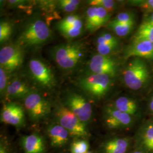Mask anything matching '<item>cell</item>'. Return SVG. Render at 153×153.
Masks as SVG:
<instances>
[{
    "label": "cell",
    "mask_w": 153,
    "mask_h": 153,
    "mask_svg": "<svg viewBox=\"0 0 153 153\" xmlns=\"http://www.w3.org/2000/svg\"><path fill=\"white\" fill-rule=\"evenodd\" d=\"M57 118L59 124L74 137H82L88 135L87 129L84 123L65 105H61L57 112Z\"/></svg>",
    "instance_id": "cell-8"
},
{
    "label": "cell",
    "mask_w": 153,
    "mask_h": 153,
    "mask_svg": "<svg viewBox=\"0 0 153 153\" xmlns=\"http://www.w3.org/2000/svg\"><path fill=\"white\" fill-rule=\"evenodd\" d=\"M1 120L6 124L21 127L25 124V111L19 104L11 102L6 103L1 111Z\"/></svg>",
    "instance_id": "cell-12"
},
{
    "label": "cell",
    "mask_w": 153,
    "mask_h": 153,
    "mask_svg": "<svg viewBox=\"0 0 153 153\" xmlns=\"http://www.w3.org/2000/svg\"><path fill=\"white\" fill-rule=\"evenodd\" d=\"M119 66V61L113 56H104L97 53L93 55L88 61L85 75L101 74L108 75L114 78L118 73Z\"/></svg>",
    "instance_id": "cell-6"
},
{
    "label": "cell",
    "mask_w": 153,
    "mask_h": 153,
    "mask_svg": "<svg viewBox=\"0 0 153 153\" xmlns=\"http://www.w3.org/2000/svg\"><path fill=\"white\" fill-rule=\"evenodd\" d=\"M131 57L153 59V43L149 41L133 42L126 48L124 52V59Z\"/></svg>",
    "instance_id": "cell-14"
},
{
    "label": "cell",
    "mask_w": 153,
    "mask_h": 153,
    "mask_svg": "<svg viewBox=\"0 0 153 153\" xmlns=\"http://www.w3.org/2000/svg\"><path fill=\"white\" fill-rule=\"evenodd\" d=\"M113 78L101 74L84 75L80 78L78 86L84 93L94 98L103 97L112 86Z\"/></svg>",
    "instance_id": "cell-5"
},
{
    "label": "cell",
    "mask_w": 153,
    "mask_h": 153,
    "mask_svg": "<svg viewBox=\"0 0 153 153\" xmlns=\"http://www.w3.org/2000/svg\"><path fill=\"white\" fill-rule=\"evenodd\" d=\"M9 74H10L5 69L0 67V93L1 95H5L10 82L9 81Z\"/></svg>",
    "instance_id": "cell-30"
},
{
    "label": "cell",
    "mask_w": 153,
    "mask_h": 153,
    "mask_svg": "<svg viewBox=\"0 0 153 153\" xmlns=\"http://www.w3.org/2000/svg\"><path fill=\"white\" fill-rule=\"evenodd\" d=\"M142 143L149 151L153 152V124L146 125L141 134Z\"/></svg>",
    "instance_id": "cell-24"
},
{
    "label": "cell",
    "mask_w": 153,
    "mask_h": 153,
    "mask_svg": "<svg viewBox=\"0 0 153 153\" xmlns=\"http://www.w3.org/2000/svg\"><path fill=\"white\" fill-rule=\"evenodd\" d=\"M23 103L29 117L34 122L43 119L51 112L49 101L35 90L24 98Z\"/></svg>",
    "instance_id": "cell-7"
},
{
    "label": "cell",
    "mask_w": 153,
    "mask_h": 153,
    "mask_svg": "<svg viewBox=\"0 0 153 153\" xmlns=\"http://www.w3.org/2000/svg\"><path fill=\"white\" fill-rule=\"evenodd\" d=\"M128 144L126 138H115L110 140L104 145V153H126Z\"/></svg>",
    "instance_id": "cell-20"
},
{
    "label": "cell",
    "mask_w": 153,
    "mask_h": 153,
    "mask_svg": "<svg viewBox=\"0 0 153 153\" xmlns=\"http://www.w3.org/2000/svg\"><path fill=\"white\" fill-rule=\"evenodd\" d=\"M104 120L109 128H125L131 123V115L116 109L114 107L107 108L105 111Z\"/></svg>",
    "instance_id": "cell-13"
},
{
    "label": "cell",
    "mask_w": 153,
    "mask_h": 153,
    "mask_svg": "<svg viewBox=\"0 0 153 153\" xmlns=\"http://www.w3.org/2000/svg\"><path fill=\"white\" fill-rule=\"evenodd\" d=\"M97 16V7L90 6L85 11V27L86 30L90 33L95 31V23Z\"/></svg>",
    "instance_id": "cell-23"
},
{
    "label": "cell",
    "mask_w": 153,
    "mask_h": 153,
    "mask_svg": "<svg viewBox=\"0 0 153 153\" xmlns=\"http://www.w3.org/2000/svg\"><path fill=\"white\" fill-rule=\"evenodd\" d=\"M30 77L39 88L51 90L57 85L55 73L44 61L37 57L32 58L28 64Z\"/></svg>",
    "instance_id": "cell-3"
},
{
    "label": "cell",
    "mask_w": 153,
    "mask_h": 153,
    "mask_svg": "<svg viewBox=\"0 0 153 153\" xmlns=\"http://www.w3.org/2000/svg\"><path fill=\"white\" fill-rule=\"evenodd\" d=\"M134 23H122L111 20L107 23V27L119 37H124L131 32Z\"/></svg>",
    "instance_id": "cell-21"
},
{
    "label": "cell",
    "mask_w": 153,
    "mask_h": 153,
    "mask_svg": "<svg viewBox=\"0 0 153 153\" xmlns=\"http://www.w3.org/2000/svg\"><path fill=\"white\" fill-rule=\"evenodd\" d=\"M24 56V49L17 44L6 45L0 50V67L11 74L21 67Z\"/></svg>",
    "instance_id": "cell-9"
},
{
    "label": "cell",
    "mask_w": 153,
    "mask_h": 153,
    "mask_svg": "<svg viewBox=\"0 0 153 153\" xmlns=\"http://www.w3.org/2000/svg\"><path fill=\"white\" fill-rule=\"evenodd\" d=\"M66 107L77 116L83 123L90 120L92 115V107L86 99L82 95L69 93L65 99Z\"/></svg>",
    "instance_id": "cell-10"
},
{
    "label": "cell",
    "mask_w": 153,
    "mask_h": 153,
    "mask_svg": "<svg viewBox=\"0 0 153 153\" xmlns=\"http://www.w3.org/2000/svg\"><path fill=\"white\" fill-rule=\"evenodd\" d=\"M21 145L25 153H44L45 143L38 134H32L21 138Z\"/></svg>",
    "instance_id": "cell-16"
},
{
    "label": "cell",
    "mask_w": 153,
    "mask_h": 153,
    "mask_svg": "<svg viewBox=\"0 0 153 153\" xmlns=\"http://www.w3.org/2000/svg\"><path fill=\"white\" fill-rule=\"evenodd\" d=\"M95 47L98 53L110 56L116 52L120 47V43H115L105 40L99 33L95 39Z\"/></svg>",
    "instance_id": "cell-18"
},
{
    "label": "cell",
    "mask_w": 153,
    "mask_h": 153,
    "mask_svg": "<svg viewBox=\"0 0 153 153\" xmlns=\"http://www.w3.org/2000/svg\"><path fill=\"white\" fill-rule=\"evenodd\" d=\"M0 153H7V152L6 151L5 148H4L3 146H1V149H0Z\"/></svg>",
    "instance_id": "cell-36"
},
{
    "label": "cell",
    "mask_w": 153,
    "mask_h": 153,
    "mask_svg": "<svg viewBox=\"0 0 153 153\" xmlns=\"http://www.w3.org/2000/svg\"><path fill=\"white\" fill-rule=\"evenodd\" d=\"M13 31V26L9 21H1L0 23V42L1 44L8 40Z\"/></svg>",
    "instance_id": "cell-26"
},
{
    "label": "cell",
    "mask_w": 153,
    "mask_h": 153,
    "mask_svg": "<svg viewBox=\"0 0 153 153\" xmlns=\"http://www.w3.org/2000/svg\"><path fill=\"white\" fill-rule=\"evenodd\" d=\"M149 107L150 110L153 112V97L151 99L150 102V104H149Z\"/></svg>",
    "instance_id": "cell-35"
},
{
    "label": "cell",
    "mask_w": 153,
    "mask_h": 153,
    "mask_svg": "<svg viewBox=\"0 0 153 153\" xmlns=\"http://www.w3.org/2000/svg\"><path fill=\"white\" fill-rule=\"evenodd\" d=\"M149 41L153 43V26L142 23L133 39L134 42Z\"/></svg>",
    "instance_id": "cell-22"
},
{
    "label": "cell",
    "mask_w": 153,
    "mask_h": 153,
    "mask_svg": "<svg viewBox=\"0 0 153 153\" xmlns=\"http://www.w3.org/2000/svg\"><path fill=\"white\" fill-rule=\"evenodd\" d=\"M131 4L138 6L147 11H153V0L144 1H132Z\"/></svg>",
    "instance_id": "cell-32"
},
{
    "label": "cell",
    "mask_w": 153,
    "mask_h": 153,
    "mask_svg": "<svg viewBox=\"0 0 153 153\" xmlns=\"http://www.w3.org/2000/svg\"><path fill=\"white\" fill-rule=\"evenodd\" d=\"M111 13L101 7H97V16L95 23V31L109 22Z\"/></svg>",
    "instance_id": "cell-27"
},
{
    "label": "cell",
    "mask_w": 153,
    "mask_h": 153,
    "mask_svg": "<svg viewBox=\"0 0 153 153\" xmlns=\"http://www.w3.org/2000/svg\"><path fill=\"white\" fill-rule=\"evenodd\" d=\"M55 63L65 72L74 71L81 65L86 55V47L83 42L74 41L58 44L51 51Z\"/></svg>",
    "instance_id": "cell-1"
},
{
    "label": "cell",
    "mask_w": 153,
    "mask_h": 153,
    "mask_svg": "<svg viewBox=\"0 0 153 153\" xmlns=\"http://www.w3.org/2000/svg\"><path fill=\"white\" fill-rule=\"evenodd\" d=\"M47 131L51 143L54 147L63 146L68 141L69 133L60 124L51 125Z\"/></svg>",
    "instance_id": "cell-17"
},
{
    "label": "cell",
    "mask_w": 153,
    "mask_h": 153,
    "mask_svg": "<svg viewBox=\"0 0 153 153\" xmlns=\"http://www.w3.org/2000/svg\"><path fill=\"white\" fill-rule=\"evenodd\" d=\"M133 153H143L141 152H140V151H137V152H134Z\"/></svg>",
    "instance_id": "cell-37"
},
{
    "label": "cell",
    "mask_w": 153,
    "mask_h": 153,
    "mask_svg": "<svg viewBox=\"0 0 153 153\" xmlns=\"http://www.w3.org/2000/svg\"><path fill=\"white\" fill-rule=\"evenodd\" d=\"M142 23L153 26V11H148Z\"/></svg>",
    "instance_id": "cell-34"
},
{
    "label": "cell",
    "mask_w": 153,
    "mask_h": 153,
    "mask_svg": "<svg viewBox=\"0 0 153 153\" xmlns=\"http://www.w3.org/2000/svg\"><path fill=\"white\" fill-rule=\"evenodd\" d=\"M149 78L150 73L146 63L138 57H134L123 72L124 83L133 90H138L144 87Z\"/></svg>",
    "instance_id": "cell-4"
},
{
    "label": "cell",
    "mask_w": 153,
    "mask_h": 153,
    "mask_svg": "<svg viewBox=\"0 0 153 153\" xmlns=\"http://www.w3.org/2000/svg\"><path fill=\"white\" fill-rule=\"evenodd\" d=\"M115 22L122 23H134V15L131 12L124 11L119 13L114 18L112 19Z\"/></svg>",
    "instance_id": "cell-31"
},
{
    "label": "cell",
    "mask_w": 153,
    "mask_h": 153,
    "mask_svg": "<svg viewBox=\"0 0 153 153\" xmlns=\"http://www.w3.org/2000/svg\"><path fill=\"white\" fill-rule=\"evenodd\" d=\"M29 1H20V0H15V1H8L7 3L10 7H19L25 5Z\"/></svg>",
    "instance_id": "cell-33"
},
{
    "label": "cell",
    "mask_w": 153,
    "mask_h": 153,
    "mask_svg": "<svg viewBox=\"0 0 153 153\" xmlns=\"http://www.w3.org/2000/svg\"><path fill=\"white\" fill-rule=\"evenodd\" d=\"M56 27L62 36L71 40L80 36L86 29L85 21L80 16L75 14L62 18L57 23Z\"/></svg>",
    "instance_id": "cell-11"
},
{
    "label": "cell",
    "mask_w": 153,
    "mask_h": 153,
    "mask_svg": "<svg viewBox=\"0 0 153 153\" xmlns=\"http://www.w3.org/2000/svg\"><path fill=\"white\" fill-rule=\"evenodd\" d=\"M81 4L77 0H60L57 1V7L65 13H71L76 11Z\"/></svg>",
    "instance_id": "cell-25"
},
{
    "label": "cell",
    "mask_w": 153,
    "mask_h": 153,
    "mask_svg": "<svg viewBox=\"0 0 153 153\" xmlns=\"http://www.w3.org/2000/svg\"><path fill=\"white\" fill-rule=\"evenodd\" d=\"M88 153H90V152H88Z\"/></svg>",
    "instance_id": "cell-38"
},
{
    "label": "cell",
    "mask_w": 153,
    "mask_h": 153,
    "mask_svg": "<svg viewBox=\"0 0 153 153\" xmlns=\"http://www.w3.org/2000/svg\"><path fill=\"white\" fill-rule=\"evenodd\" d=\"M114 107L130 115L135 114L137 111L136 102L126 97H120L117 99L115 100Z\"/></svg>",
    "instance_id": "cell-19"
},
{
    "label": "cell",
    "mask_w": 153,
    "mask_h": 153,
    "mask_svg": "<svg viewBox=\"0 0 153 153\" xmlns=\"http://www.w3.org/2000/svg\"><path fill=\"white\" fill-rule=\"evenodd\" d=\"M89 145L85 140H78L73 142L71 145V153H88Z\"/></svg>",
    "instance_id": "cell-29"
},
{
    "label": "cell",
    "mask_w": 153,
    "mask_h": 153,
    "mask_svg": "<svg viewBox=\"0 0 153 153\" xmlns=\"http://www.w3.org/2000/svg\"><path fill=\"white\" fill-rule=\"evenodd\" d=\"M34 91L27 81L16 78L10 81L6 92V97L10 99L25 98Z\"/></svg>",
    "instance_id": "cell-15"
},
{
    "label": "cell",
    "mask_w": 153,
    "mask_h": 153,
    "mask_svg": "<svg viewBox=\"0 0 153 153\" xmlns=\"http://www.w3.org/2000/svg\"><path fill=\"white\" fill-rule=\"evenodd\" d=\"M86 2L90 6L103 7L109 13L114 11L116 6V2L112 0H90Z\"/></svg>",
    "instance_id": "cell-28"
},
{
    "label": "cell",
    "mask_w": 153,
    "mask_h": 153,
    "mask_svg": "<svg viewBox=\"0 0 153 153\" xmlns=\"http://www.w3.org/2000/svg\"><path fill=\"white\" fill-rule=\"evenodd\" d=\"M52 33L48 24L36 16L29 20L22 28L16 41V44L22 49H34L48 43Z\"/></svg>",
    "instance_id": "cell-2"
}]
</instances>
